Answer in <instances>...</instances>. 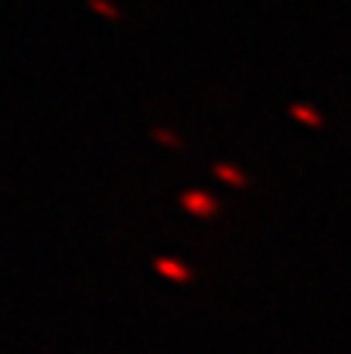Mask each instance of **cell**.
Masks as SVG:
<instances>
[{"mask_svg":"<svg viewBox=\"0 0 351 354\" xmlns=\"http://www.w3.org/2000/svg\"><path fill=\"white\" fill-rule=\"evenodd\" d=\"M215 174L221 177V180H227V183H246V174H240L236 168H230V165H215Z\"/></svg>","mask_w":351,"mask_h":354,"instance_id":"obj_3","label":"cell"},{"mask_svg":"<svg viewBox=\"0 0 351 354\" xmlns=\"http://www.w3.org/2000/svg\"><path fill=\"white\" fill-rule=\"evenodd\" d=\"M87 3H91V10L103 12V16H106V19H122V12H118V6L106 3V0H87Z\"/></svg>","mask_w":351,"mask_h":354,"instance_id":"obj_4","label":"cell"},{"mask_svg":"<svg viewBox=\"0 0 351 354\" xmlns=\"http://www.w3.org/2000/svg\"><path fill=\"white\" fill-rule=\"evenodd\" d=\"M155 268H159L162 274L174 277V280H187V277H190V270H187L180 261H174V258H159V261H155Z\"/></svg>","mask_w":351,"mask_h":354,"instance_id":"obj_2","label":"cell"},{"mask_svg":"<svg viewBox=\"0 0 351 354\" xmlns=\"http://www.w3.org/2000/svg\"><path fill=\"white\" fill-rule=\"evenodd\" d=\"M153 137L159 143H165V147H174L178 149L180 147V140H178V134H174V131H165V128H153Z\"/></svg>","mask_w":351,"mask_h":354,"instance_id":"obj_5","label":"cell"},{"mask_svg":"<svg viewBox=\"0 0 351 354\" xmlns=\"http://www.w3.org/2000/svg\"><path fill=\"white\" fill-rule=\"evenodd\" d=\"M180 205H184L193 218H211V214L218 212V199L202 193V189H187V193H180Z\"/></svg>","mask_w":351,"mask_h":354,"instance_id":"obj_1","label":"cell"}]
</instances>
